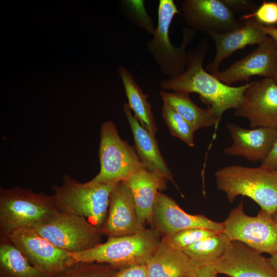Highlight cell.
Returning <instances> with one entry per match:
<instances>
[{
  "label": "cell",
  "instance_id": "cell-1",
  "mask_svg": "<svg viewBox=\"0 0 277 277\" xmlns=\"http://www.w3.org/2000/svg\"><path fill=\"white\" fill-rule=\"evenodd\" d=\"M209 48L208 39H202L196 47L188 51L184 72L174 79L162 80L160 87L165 91L199 94L201 101L211 108L221 120L225 111L239 107L251 83L239 87L229 86L207 72L203 63Z\"/></svg>",
  "mask_w": 277,
  "mask_h": 277
},
{
  "label": "cell",
  "instance_id": "cell-2",
  "mask_svg": "<svg viewBox=\"0 0 277 277\" xmlns=\"http://www.w3.org/2000/svg\"><path fill=\"white\" fill-rule=\"evenodd\" d=\"M217 189L229 202L239 195L255 202L268 213L277 211V171L261 165L257 167L230 165L214 173Z\"/></svg>",
  "mask_w": 277,
  "mask_h": 277
},
{
  "label": "cell",
  "instance_id": "cell-3",
  "mask_svg": "<svg viewBox=\"0 0 277 277\" xmlns=\"http://www.w3.org/2000/svg\"><path fill=\"white\" fill-rule=\"evenodd\" d=\"M58 210L52 195L15 186L0 188V238L25 227L49 220Z\"/></svg>",
  "mask_w": 277,
  "mask_h": 277
},
{
  "label": "cell",
  "instance_id": "cell-4",
  "mask_svg": "<svg viewBox=\"0 0 277 277\" xmlns=\"http://www.w3.org/2000/svg\"><path fill=\"white\" fill-rule=\"evenodd\" d=\"M116 183H81L65 174L61 185L52 187V195L59 212L84 217L101 229L106 220L110 196Z\"/></svg>",
  "mask_w": 277,
  "mask_h": 277
},
{
  "label": "cell",
  "instance_id": "cell-5",
  "mask_svg": "<svg viewBox=\"0 0 277 277\" xmlns=\"http://www.w3.org/2000/svg\"><path fill=\"white\" fill-rule=\"evenodd\" d=\"M161 239L156 230L146 228L134 234L108 238L105 243L71 254L75 263H105L119 269L131 265L146 264Z\"/></svg>",
  "mask_w": 277,
  "mask_h": 277
},
{
  "label": "cell",
  "instance_id": "cell-6",
  "mask_svg": "<svg viewBox=\"0 0 277 277\" xmlns=\"http://www.w3.org/2000/svg\"><path fill=\"white\" fill-rule=\"evenodd\" d=\"M181 14L173 0H160L157 11V24L146 43L147 49L161 72L168 78L174 79L186 70L188 45L194 40L195 31L189 27L182 29V41L179 47L174 46L169 36L173 18Z\"/></svg>",
  "mask_w": 277,
  "mask_h": 277
},
{
  "label": "cell",
  "instance_id": "cell-7",
  "mask_svg": "<svg viewBox=\"0 0 277 277\" xmlns=\"http://www.w3.org/2000/svg\"><path fill=\"white\" fill-rule=\"evenodd\" d=\"M98 156L100 170L89 181L91 183L126 181L132 174L146 169L134 147L121 138L115 124L110 121L101 126Z\"/></svg>",
  "mask_w": 277,
  "mask_h": 277
},
{
  "label": "cell",
  "instance_id": "cell-8",
  "mask_svg": "<svg viewBox=\"0 0 277 277\" xmlns=\"http://www.w3.org/2000/svg\"><path fill=\"white\" fill-rule=\"evenodd\" d=\"M223 224V232L231 241L241 242L262 253H277V223L264 210L261 209L256 216L248 215L242 200Z\"/></svg>",
  "mask_w": 277,
  "mask_h": 277
},
{
  "label": "cell",
  "instance_id": "cell-9",
  "mask_svg": "<svg viewBox=\"0 0 277 277\" xmlns=\"http://www.w3.org/2000/svg\"><path fill=\"white\" fill-rule=\"evenodd\" d=\"M32 228L56 247L72 253L102 243L100 229L85 217L72 214L58 211L46 222Z\"/></svg>",
  "mask_w": 277,
  "mask_h": 277
},
{
  "label": "cell",
  "instance_id": "cell-10",
  "mask_svg": "<svg viewBox=\"0 0 277 277\" xmlns=\"http://www.w3.org/2000/svg\"><path fill=\"white\" fill-rule=\"evenodd\" d=\"M6 238L33 266L49 277L76 263L72 253L56 247L32 227L17 229Z\"/></svg>",
  "mask_w": 277,
  "mask_h": 277
},
{
  "label": "cell",
  "instance_id": "cell-11",
  "mask_svg": "<svg viewBox=\"0 0 277 277\" xmlns=\"http://www.w3.org/2000/svg\"><path fill=\"white\" fill-rule=\"evenodd\" d=\"M234 115L247 118L251 128L277 129L276 80L264 78L251 82Z\"/></svg>",
  "mask_w": 277,
  "mask_h": 277
},
{
  "label": "cell",
  "instance_id": "cell-12",
  "mask_svg": "<svg viewBox=\"0 0 277 277\" xmlns=\"http://www.w3.org/2000/svg\"><path fill=\"white\" fill-rule=\"evenodd\" d=\"M223 83L246 81L253 76L277 80V42L270 36L244 57L227 69L212 74Z\"/></svg>",
  "mask_w": 277,
  "mask_h": 277
},
{
  "label": "cell",
  "instance_id": "cell-13",
  "mask_svg": "<svg viewBox=\"0 0 277 277\" xmlns=\"http://www.w3.org/2000/svg\"><path fill=\"white\" fill-rule=\"evenodd\" d=\"M182 11L189 28L208 35L226 33L244 24L223 0H185Z\"/></svg>",
  "mask_w": 277,
  "mask_h": 277
},
{
  "label": "cell",
  "instance_id": "cell-14",
  "mask_svg": "<svg viewBox=\"0 0 277 277\" xmlns=\"http://www.w3.org/2000/svg\"><path fill=\"white\" fill-rule=\"evenodd\" d=\"M153 229L163 236L187 229L201 228L216 232L224 230L223 222L212 221L202 214L192 215L183 210L167 195L159 192L152 210Z\"/></svg>",
  "mask_w": 277,
  "mask_h": 277
},
{
  "label": "cell",
  "instance_id": "cell-15",
  "mask_svg": "<svg viewBox=\"0 0 277 277\" xmlns=\"http://www.w3.org/2000/svg\"><path fill=\"white\" fill-rule=\"evenodd\" d=\"M210 267L215 273L229 277H277L267 258L238 241H231L222 258Z\"/></svg>",
  "mask_w": 277,
  "mask_h": 277
},
{
  "label": "cell",
  "instance_id": "cell-16",
  "mask_svg": "<svg viewBox=\"0 0 277 277\" xmlns=\"http://www.w3.org/2000/svg\"><path fill=\"white\" fill-rule=\"evenodd\" d=\"M146 228L140 222L133 197L125 181L116 183L111 193L108 214L100 230L108 238L138 233Z\"/></svg>",
  "mask_w": 277,
  "mask_h": 277
},
{
  "label": "cell",
  "instance_id": "cell-17",
  "mask_svg": "<svg viewBox=\"0 0 277 277\" xmlns=\"http://www.w3.org/2000/svg\"><path fill=\"white\" fill-rule=\"evenodd\" d=\"M232 143L225 148L224 152L229 156H240L248 160L262 162L269 154L277 136V129L258 127L245 129L232 123L226 124Z\"/></svg>",
  "mask_w": 277,
  "mask_h": 277
},
{
  "label": "cell",
  "instance_id": "cell-18",
  "mask_svg": "<svg viewBox=\"0 0 277 277\" xmlns=\"http://www.w3.org/2000/svg\"><path fill=\"white\" fill-rule=\"evenodd\" d=\"M243 22L242 26L230 32L208 34L214 42L215 54L213 60L206 66L207 72L211 74L216 72L223 60L233 53L247 45H259L267 37L263 25L255 18Z\"/></svg>",
  "mask_w": 277,
  "mask_h": 277
},
{
  "label": "cell",
  "instance_id": "cell-19",
  "mask_svg": "<svg viewBox=\"0 0 277 277\" xmlns=\"http://www.w3.org/2000/svg\"><path fill=\"white\" fill-rule=\"evenodd\" d=\"M149 277H193L197 268L168 236H163L154 253L146 264Z\"/></svg>",
  "mask_w": 277,
  "mask_h": 277
},
{
  "label": "cell",
  "instance_id": "cell-20",
  "mask_svg": "<svg viewBox=\"0 0 277 277\" xmlns=\"http://www.w3.org/2000/svg\"><path fill=\"white\" fill-rule=\"evenodd\" d=\"M168 180L157 172L146 169L132 174L126 180L134 201L136 212L141 223L152 225V210L159 192L167 188Z\"/></svg>",
  "mask_w": 277,
  "mask_h": 277
},
{
  "label": "cell",
  "instance_id": "cell-21",
  "mask_svg": "<svg viewBox=\"0 0 277 277\" xmlns=\"http://www.w3.org/2000/svg\"><path fill=\"white\" fill-rule=\"evenodd\" d=\"M123 111L133 134L134 148L146 169L162 174L179 189L173 174L161 154L155 137L141 125L126 103L123 105Z\"/></svg>",
  "mask_w": 277,
  "mask_h": 277
},
{
  "label": "cell",
  "instance_id": "cell-22",
  "mask_svg": "<svg viewBox=\"0 0 277 277\" xmlns=\"http://www.w3.org/2000/svg\"><path fill=\"white\" fill-rule=\"evenodd\" d=\"M159 94L163 103L174 109L195 131L200 129L216 126L220 121L211 108L199 107L191 100L187 93L161 91Z\"/></svg>",
  "mask_w": 277,
  "mask_h": 277
},
{
  "label": "cell",
  "instance_id": "cell-23",
  "mask_svg": "<svg viewBox=\"0 0 277 277\" xmlns=\"http://www.w3.org/2000/svg\"><path fill=\"white\" fill-rule=\"evenodd\" d=\"M118 73L122 82L130 109L141 125L155 137L157 131L151 105L148 101V95L144 93L135 82L131 72L121 66Z\"/></svg>",
  "mask_w": 277,
  "mask_h": 277
},
{
  "label": "cell",
  "instance_id": "cell-24",
  "mask_svg": "<svg viewBox=\"0 0 277 277\" xmlns=\"http://www.w3.org/2000/svg\"><path fill=\"white\" fill-rule=\"evenodd\" d=\"M231 240L224 233L218 232L183 249L196 268L211 266L226 252Z\"/></svg>",
  "mask_w": 277,
  "mask_h": 277
},
{
  "label": "cell",
  "instance_id": "cell-25",
  "mask_svg": "<svg viewBox=\"0 0 277 277\" xmlns=\"http://www.w3.org/2000/svg\"><path fill=\"white\" fill-rule=\"evenodd\" d=\"M0 277H49L33 266L8 238H0Z\"/></svg>",
  "mask_w": 277,
  "mask_h": 277
},
{
  "label": "cell",
  "instance_id": "cell-26",
  "mask_svg": "<svg viewBox=\"0 0 277 277\" xmlns=\"http://www.w3.org/2000/svg\"><path fill=\"white\" fill-rule=\"evenodd\" d=\"M162 116L171 134L190 147L194 146L195 131L174 109L165 103L162 108Z\"/></svg>",
  "mask_w": 277,
  "mask_h": 277
},
{
  "label": "cell",
  "instance_id": "cell-27",
  "mask_svg": "<svg viewBox=\"0 0 277 277\" xmlns=\"http://www.w3.org/2000/svg\"><path fill=\"white\" fill-rule=\"evenodd\" d=\"M117 270L105 263L77 262L50 277H110Z\"/></svg>",
  "mask_w": 277,
  "mask_h": 277
},
{
  "label": "cell",
  "instance_id": "cell-28",
  "mask_svg": "<svg viewBox=\"0 0 277 277\" xmlns=\"http://www.w3.org/2000/svg\"><path fill=\"white\" fill-rule=\"evenodd\" d=\"M216 233L218 232L205 228H194L182 230L168 237L175 247L183 250Z\"/></svg>",
  "mask_w": 277,
  "mask_h": 277
},
{
  "label": "cell",
  "instance_id": "cell-29",
  "mask_svg": "<svg viewBox=\"0 0 277 277\" xmlns=\"http://www.w3.org/2000/svg\"><path fill=\"white\" fill-rule=\"evenodd\" d=\"M125 16L129 19L135 15L129 21L135 26L142 29V23L144 30L149 33L153 34L154 30L150 28L142 20V17L147 21H152L145 10L144 1H122Z\"/></svg>",
  "mask_w": 277,
  "mask_h": 277
},
{
  "label": "cell",
  "instance_id": "cell-30",
  "mask_svg": "<svg viewBox=\"0 0 277 277\" xmlns=\"http://www.w3.org/2000/svg\"><path fill=\"white\" fill-rule=\"evenodd\" d=\"M251 18H255L264 26H275L277 25V2L264 1L255 11L242 16L239 21Z\"/></svg>",
  "mask_w": 277,
  "mask_h": 277
},
{
  "label": "cell",
  "instance_id": "cell-31",
  "mask_svg": "<svg viewBox=\"0 0 277 277\" xmlns=\"http://www.w3.org/2000/svg\"><path fill=\"white\" fill-rule=\"evenodd\" d=\"M110 277H149L146 264L123 267L116 270Z\"/></svg>",
  "mask_w": 277,
  "mask_h": 277
},
{
  "label": "cell",
  "instance_id": "cell-32",
  "mask_svg": "<svg viewBox=\"0 0 277 277\" xmlns=\"http://www.w3.org/2000/svg\"><path fill=\"white\" fill-rule=\"evenodd\" d=\"M224 2L235 13V12L255 11L258 7L255 3L249 0H223Z\"/></svg>",
  "mask_w": 277,
  "mask_h": 277
},
{
  "label": "cell",
  "instance_id": "cell-33",
  "mask_svg": "<svg viewBox=\"0 0 277 277\" xmlns=\"http://www.w3.org/2000/svg\"><path fill=\"white\" fill-rule=\"evenodd\" d=\"M261 165L274 170H277V136L266 158L261 162Z\"/></svg>",
  "mask_w": 277,
  "mask_h": 277
},
{
  "label": "cell",
  "instance_id": "cell-34",
  "mask_svg": "<svg viewBox=\"0 0 277 277\" xmlns=\"http://www.w3.org/2000/svg\"><path fill=\"white\" fill-rule=\"evenodd\" d=\"M193 277H221L218 274L214 272L210 266H203L197 268Z\"/></svg>",
  "mask_w": 277,
  "mask_h": 277
},
{
  "label": "cell",
  "instance_id": "cell-35",
  "mask_svg": "<svg viewBox=\"0 0 277 277\" xmlns=\"http://www.w3.org/2000/svg\"><path fill=\"white\" fill-rule=\"evenodd\" d=\"M263 30L265 33L277 42V27L275 26H264Z\"/></svg>",
  "mask_w": 277,
  "mask_h": 277
},
{
  "label": "cell",
  "instance_id": "cell-36",
  "mask_svg": "<svg viewBox=\"0 0 277 277\" xmlns=\"http://www.w3.org/2000/svg\"><path fill=\"white\" fill-rule=\"evenodd\" d=\"M267 261L270 266L277 272V253L270 255L267 258Z\"/></svg>",
  "mask_w": 277,
  "mask_h": 277
},
{
  "label": "cell",
  "instance_id": "cell-37",
  "mask_svg": "<svg viewBox=\"0 0 277 277\" xmlns=\"http://www.w3.org/2000/svg\"><path fill=\"white\" fill-rule=\"evenodd\" d=\"M271 216L274 221L277 223V211L271 214Z\"/></svg>",
  "mask_w": 277,
  "mask_h": 277
},
{
  "label": "cell",
  "instance_id": "cell-38",
  "mask_svg": "<svg viewBox=\"0 0 277 277\" xmlns=\"http://www.w3.org/2000/svg\"><path fill=\"white\" fill-rule=\"evenodd\" d=\"M276 81H277V80H276Z\"/></svg>",
  "mask_w": 277,
  "mask_h": 277
},
{
  "label": "cell",
  "instance_id": "cell-39",
  "mask_svg": "<svg viewBox=\"0 0 277 277\" xmlns=\"http://www.w3.org/2000/svg\"><path fill=\"white\" fill-rule=\"evenodd\" d=\"M277 171V170H276Z\"/></svg>",
  "mask_w": 277,
  "mask_h": 277
}]
</instances>
